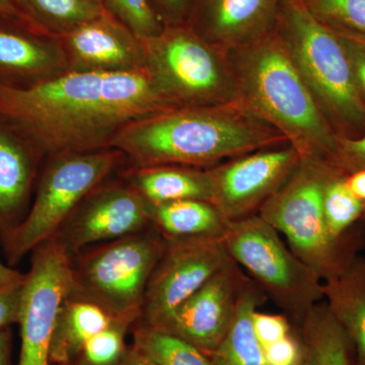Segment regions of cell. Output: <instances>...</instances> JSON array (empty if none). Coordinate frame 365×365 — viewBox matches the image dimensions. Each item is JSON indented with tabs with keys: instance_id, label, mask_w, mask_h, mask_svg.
I'll list each match as a JSON object with an SVG mask.
<instances>
[{
	"instance_id": "cell-26",
	"label": "cell",
	"mask_w": 365,
	"mask_h": 365,
	"mask_svg": "<svg viewBox=\"0 0 365 365\" xmlns=\"http://www.w3.org/2000/svg\"><path fill=\"white\" fill-rule=\"evenodd\" d=\"M132 346L158 365H217L195 346L140 322L133 326Z\"/></svg>"
},
{
	"instance_id": "cell-30",
	"label": "cell",
	"mask_w": 365,
	"mask_h": 365,
	"mask_svg": "<svg viewBox=\"0 0 365 365\" xmlns=\"http://www.w3.org/2000/svg\"><path fill=\"white\" fill-rule=\"evenodd\" d=\"M101 2L108 14L128 26L140 39L157 35L165 26L150 0H101Z\"/></svg>"
},
{
	"instance_id": "cell-2",
	"label": "cell",
	"mask_w": 365,
	"mask_h": 365,
	"mask_svg": "<svg viewBox=\"0 0 365 365\" xmlns=\"http://www.w3.org/2000/svg\"><path fill=\"white\" fill-rule=\"evenodd\" d=\"M288 144L285 137L239 102L170 107L134 120L111 148L132 167L185 165L208 169L253 151Z\"/></svg>"
},
{
	"instance_id": "cell-18",
	"label": "cell",
	"mask_w": 365,
	"mask_h": 365,
	"mask_svg": "<svg viewBox=\"0 0 365 365\" xmlns=\"http://www.w3.org/2000/svg\"><path fill=\"white\" fill-rule=\"evenodd\" d=\"M40 153L0 123V234L26 215Z\"/></svg>"
},
{
	"instance_id": "cell-42",
	"label": "cell",
	"mask_w": 365,
	"mask_h": 365,
	"mask_svg": "<svg viewBox=\"0 0 365 365\" xmlns=\"http://www.w3.org/2000/svg\"><path fill=\"white\" fill-rule=\"evenodd\" d=\"M297 365H311L309 364V359H307L306 354H304V356H302V360L297 364Z\"/></svg>"
},
{
	"instance_id": "cell-29",
	"label": "cell",
	"mask_w": 365,
	"mask_h": 365,
	"mask_svg": "<svg viewBox=\"0 0 365 365\" xmlns=\"http://www.w3.org/2000/svg\"><path fill=\"white\" fill-rule=\"evenodd\" d=\"M317 20L333 30L365 35V0H302Z\"/></svg>"
},
{
	"instance_id": "cell-22",
	"label": "cell",
	"mask_w": 365,
	"mask_h": 365,
	"mask_svg": "<svg viewBox=\"0 0 365 365\" xmlns=\"http://www.w3.org/2000/svg\"><path fill=\"white\" fill-rule=\"evenodd\" d=\"M151 227L163 240L223 237L227 220L212 203L197 199L150 204Z\"/></svg>"
},
{
	"instance_id": "cell-6",
	"label": "cell",
	"mask_w": 365,
	"mask_h": 365,
	"mask_svg": "<svg viewBox=\"0 0 365 365\" xmlns=\"http://www.w3.org/2000/svg\"><path fill=\"white\" fill-rule=\"evenodd\" d=\"M141 43L144 69L160 97L173 107L237 101L227 53L202 39L186 23L165 26Z\"/></svg>"
},
{
	"instance_id": "cell-41",
	"label": "cell",
	"mask_w": 365,
	"mask_h": 365,
	"mask_svg": "<svg viewBox=\"0 0 365 365\" xmlns=\"http://www.w3.org/2000/svg\"><path fill=\"white\" fill-rule=\"evenodd\" d=\"M24 274L11 267V266L6 265L0 258V283L21 279Z\"/></svg>"
},
{
	"instance_id": "cell-5",
	"label": "cell",
	"mask_w": 365,
	"mask_h": 365,
	"mask_svg": "<svg viewBox=\"0 0 365 365\" xmlns=\"http://www.w3.org/2000/svg\"><path fill=\"white\" fill-rule=\"evenodd\" d=\"M336 172L328 163L302 157L292 177L258 212L323 282L344 272L365 242L361 223L343 239L334 237L327 227L324 190Z\"/></svg>"
},
{
	"instance_id": "cell-39",
	"label": "cell",
	"mask_w": 365,
	"mask_h": 365,
	"mask_svg": "<svg viewBox=\"0 0 365 365\" xmlns=\"http://www.w3.org/2000/svg\"><path fill=\"white\" fill-rule=\"evenodd\" d=\"M118 365H158L133 346L129 347Z\"/></svg>"
},
{
	"instance_id": "cell-13",
	"label": "cell",
	"mask_w": 365,
	"mask_h": 365,
	"mask_svg": "<svg viewBox=\"0 0 365 365\" xmlns=\"http://www.w3.org/2000/svg\"><path fill=\"white\" fill-rule=\"evenodd\" d=\"M150 227L145 199L124 179L105 181L81 201L53 239L72 256Z\"/></svg>"
},
{
	"instance_id": "cell-19",
	"label": "cell",
	"mask_w": 365,
	"mask_h": 365,
	"mask_svg": "<svg viewBox=\"0 0 365 365\" xmlns=\"http://www.w3.org/2000/svg\"><path fill=\"white\" fill-rule=\"evenodd\" d=\"M123 179L150 204L185 199L211 200L207 169L174 165L131 167L124 173Z\"/></svg>"
},
{
	"instance_id": "cell-37",
	"label": "cell",
	"mask_w": 365,
	"mask_h": 365,
	"mask_svg": "<svg viewBox=\"0 0 365 365\" xmlns=\"http://www.w3.org/2000/svg\"><path fill=\"white\" fill-rule=\"evenodd\" d=\"M345 182L348 188L351 190L352 193L365 205V170L347 175L345 177Z\"/></svg>"
},
{
	"instance_id": "cell-8",
	"label": "cell",
	"mask_w": 365,
	"mask_h": 365,
	"mask_svg": "<svg viewBox=\"0 0 365 365\" xmlns=\"http://www.w3.org/2000/svg\"><path fill=\"white\" fill-rule=\"evenodd\" d=\"M165 241L153 227L71 256V297L95 302L114 318L135 324Z\"/></svg>"
},
{
	"instance_id": "cell-23",
	"label": "cell",
	"mask_w": 365,
	"mask_h": 365,
	"mask_svg": "<svg viewBox=\"0 0 365 365\" xmlns=\"http://www.w3.org/2000/svg\"><path fill=\"white\" fill-rule=\"evenodd\" d=\"M267 299L248 277L240 295L237 312L225 339L210 355L217 365H268L253 326V314Z\"/></svg>"
},
{
	"instance_id": "cell-21",
	"label": "cell",
	"mask_w": 365,
	"mask_h": 365,
	"mask_svg": "<svg viewBox=\"0 0 365 365\" xmlns=\"http://www.w3.org/2000/svg\"><path fill=\"white\" fill-rule=\"evenodd\" d=\"M118 319L95 302L71 295L67 297L60 307L53 333L50 347L51 365L76 362L86 341Z\"/></svg>"
},
{
	"instance_id": "cell-15",
	"label": "cell",
	"mask_w": 365,
	"mask_h": 365,
	"mask_svg": "<svg viewBox=\"0 0 365 365\" xmlns=\"http://www.w3.org/2000/svg\"><path fill=\"white\" fill-rule=\"evenodd\" d=\"M279 7L280 0H193L185 23L227 54L275 32Z\"/></svg>"
},
{
	"instance_id": "cell-3",
	"label": "cell",
	"mask_w": 365,
	"mask_h": 365,
	"mask_svg": "<svg viewBox=\"0 0 365 365\" xmlns=\"http://www.w3.org/2000/svg\"><path fill=\"white\" fill-rule=\"evenodd\" d=\"M227 57L237 102L280 132L300 157L331 165L339 136L319 111L277 31Z\"/></svg>"
},
{
	"instance_id": "cell-28",
	"label": "cell",
	"mask_w": 365,
	"mask_h": 365,
	"mask_svg": "<svg viewBox=\"0 0 365 365\" xmlns=\"http://www.w3.org/2000/svg\"><path fill=\"white\" fill-rule=\"evenodd\" d=\"M134 325L135 324L123 319L114 322L86 341L76 362L79 365L119 364L128 349L125 337Z\"/></svg>"
},
{
	"instance_id": "cell-14",
	"label": "cell",
	"mask_w": 365,
	"mask_h": 365,
	"mask_svg": "<svg viewBox=\"0 0 365 365\" xmlns=\"http://www.w3.org/2000/svg\"><path fill=\"white\" fill-rule=\"evenodd\" d=\"M247 279L242 268L230 261L158 329L212 354L232 326Z\"/></svg>"
},
{
	"instance_id": "cell-9",
	"label": "cell",
	"mask_w": 365,
	"mask_h": 365,
	"mask_svg": "<svg viewBox=\"0 0 365 365\" xmlns=\"http://www.w3.org/2000/svg\"><path fill=\"white\" fill-rule=\"evenodd\" d=\"M222 239L230 258L295 321L324 300L323 281L258 215L228 222Z\"/></svg>"
},
{
	"instance_id": "cell-7",
	"label": "cell",
	"mask_w": 365,
	"mask_h": 365,
	"mask_svg": "<svg viewBox=\"0 0 365 365\" xmlns=\"http://www.w3.org/2000/svg\"><path fill=\"white\" fill-rule=\"evenodd\" d=\"M124 162L115 148L50 157L32 206L18 225L0 234L7 261L14 265L53 239L81 201Z\"/></svg>"
},
{
	"instance_id": "cell-10",
	"label": "cell",
	"mask_w": 365,
	"mask_h": 365,
	"mask_svg": "<svg viewBox=\"0 0 365 365\" xmlns=\"http://www.w3.org/2000/svg\"><path fill=\"white\" fill-rule=\"evenodd\" d=\"M71 290V256L64 247L51 239L34 249L21 294L18 365H51L50 347L57 317Z\"/></svg>"
},
{
	"instance_id": "cell-20",
	"label": "cell",
	"mask_w": 365,
	"mask_h": 365,
	"mask_svg": "<svg viewBox=\"0 0 365 365\" xmlns=\"http://www.w3.org/2000/svg\"><path fill=\"white\" fill-rule=\"evenodd\" d=\"M324 299L333 318L365 365V257L357 256L344 272L324 282Z\"/></svg>"
},
{
	"instance_id": "cell-4",
	"label": "cell",
	"mask_w": 365,
	"mask_h": 365,
	"mask_svg": "<svg viewBox=\"0 0 365 365\" xmlns=\"http://www.w3.org/2000/svg\"><path fill=\"white\" fill-rule=\"evenodd\" d=\"M278 35L319 111L335 133H365V102L336 33L307 11L302 0H280Z\"/></svg>"
},
{
	"instance_id": "cell-40",
	"label": "cell",
	"mask_w": 365,
	"mask_h": 365,
	"mask_svg": "<svg viewBox=\"0 0 365 365\" xmlns=\"http://www.w3.org/2000/svg\"><path fill=\"white\" fill-rule=\"evenodd\" d=\"M0 16H6V18L19 19L28 23L23 14L19 11L14 0H0ZM29 24V23H28ZM32 26V25H31Z\"/></svg>"
},
{
	"instance_id": "cell-17",
	"label": "cell",
	"mask_w": 365,
	"mask_h": 365,
	"mask_svg": "<svg viewBox=\"0 0 365 365\" xmlns=\"http://www.w3.org/2000/svg\"><path fill=\"white\" fill-rule=\"evenodd\" d=\"M68 71L57 38L19 19L0 16V85L26 88Z\"/></svg>"
},
{
	"instance_id": "cell-31",
	"label": "cell",
	"mask_w": 365,
	"mask_h": 365,
	"mask_svg": "<svg viewBox=\"0 0 365 365\" xmlns=\"http://www.w3.org/2000/svg\"><path fill=\"white\" fill-rule=\"evenodd\" d=\"M331 165L344 176L365 170V133L355 138L339 137Z\"/></svg>"
},
{
	"instance_id": "cell-43",
	"label": "cell",
	"mask_w": 365,
	"mask_h": 365,
	"mask_svg": "<svg viewBox=\"0 0 365 365\" xmlns=\"http://www.w3.org/2000/svg\"><path fill=\"white\" fill-rule=\"evenodd\" d=\"M68 365H79V364H78V362L76 361V362H73V364H68Z\"/></svg>"
},
{
	"instance_id": "cell-35",
	"label": "cell",
	"mask_w": 365,
	"mask_h": 365,
	"mask_svg": "<svg viewBox=\"0 0 365 365\" xmlns=\"http://www.w3.org/2000/svg\"><path fill=\"white\" fill-rule=\"evenodd\" d=\"M264 354L268 365H297L304 356V346L289 334L264 347Z\"/></svg>"
},
{
	"instance_id": "cell-11",
	"label": "cell",
	"mask_w": 365,
	"mask_h": 365,
	"mask_svg": "<svg viewBox=\"0 0 365 365\" xmlns=\"http://www.w3.org/2000/svg\"><path fill=\"white\" fill-rule=\"evenodd\" d=\"M138 322L160 328L175 311L230 261L222 237L163 240Z\"/></svg>"
},
{
	"instance_id": "cell-36",
	"label": "cell",
	"mask_w": 365,
	"mask_h": 365,
	"mask_svg": "<svg viewBox=\"0 0 365 365\" xmlns=\"http://www.w3.org/2000/svg\"><path fill=\"white\" fill-rule=\"evenodd\" d=\"M163 25H179L186 21L193 0H150Z\"/></svg>"
},
{
	"instance_id": "cell-24",
	"label": "cell",
	"mask_w": 365,
	"mask_h": 365,
	"mask_svg": "<svg viewBox=\"0 0 365 365\" xmlns=\"http://www.w3.org/2000/svg\"><path fill=\"white\" fill-rule=\"evenodd\" d=\"M302 346L311 365H352L351 342L329 312L319 302L302 324Z\"/></svg>"
},
{
	"instance_id": "cell-12",
	"label": "cell",
	"mask_w": 365,
	"mask_h": 365,
	"mask_svg": "<svg viewBox=\"0 0 365 365\" xmlns=\"http://www.w3.org/2000/svg\"><path fill=\"white\" fill-rule=\"evenodd\" d=\"M300 158L294 146L283 144L208 168L210 202L227 222L258 215L264 203L294 174Z\"/></svg>"
},
{
	"instance_id": "cell-33",
	"label": "cell",
	"mask_w": 365,
	"mask_h": 365,
	"mask_svg": "<svg viewBox=\"0 0 365 365\" xmlns=\"http://www.w3.org/2000/svg\"><path fill=\"white\" fill-rule=\"evenodd\" d=\"M255 333L259 342L264 347L272 344L276 341L283 339L290 334V326L285 316L261 313L255 311L253 314Z\"/></svg>"
},
{
	"instance_id": "cell-16",
	"label": "cell",
	"mask_w": 365,
	"mask_h": 365,
	"mask_svg": "<svg viewBox=\"0 0 365 365\" xmlns=\"http://www.w3.org/2000/svg\"><path fill=\"white\" fill-rule=\"evenodd\" d=\"M57 39L66 52L69 71L125 72L144 68L140 38L107 11Z\"/></svg>"
},
{
	"instance_id": "cell-1",
	"label": "cell",
	"mask_w": 365,
	"mask_h": 365,
	"mask_svg": "<svg viewBox=\"0 0 365 365\" xmlns=\"http://www.w3.org/2000/svg\"><path fill=\"white\" fill-rule=\"evenodd\" d=\"M170 107L144 68L68 71L26 88L0 85V123L41 157L108 150L126 125Z\"/></svg>"
},
{
	"instance_id": "cell-27",
	"label": "cell",
	"mask_w": 365,
	"mask_h": 365,
	"mask_svg": "<svg viewBox=\"0 0 365 365\" xmlns=\"http://www.w3.org/2000/svg\"><path fill=\"white\" fill-rule=\"evenodd\" d=\"M344 175L336 172L324 190V215L329 232L336 239L351 234L360 223L365 222V205L352 193Z\"/></svg>"
},
{
	"instance_id": "cell-38",
	"label": "cell",
	"mask_w": 365,
	"mask_h": 365,
	"mask_svg": "<svg viewBox=\"0 0 365 365\" xmlns=\"http://www.w3.org/2000/svg\"><path fill=\"white\" fill-rule=\"evenodd\" d=\"M13 335L11 327L0 330V365H11Z\"/></svg>"
},
{
	"instance_id": "cell-34",
	"label": "cell",
	"mask_w": 365,
	"mask_h": 365,
	"mask_svg": "<svg viewBox=\"0 0 365 365\" xmlns=\"http://www.w3.org/2000/svg\"><path fill=\"white\" fill-rule=\"evenodd\" d=\"M24 278L25 274L21 279L0 283V330L18 325Z\"/></svg>"
},
{
	"instance_id": "cell-32",
	"label": "cell",
	"mask_w": 365,
	"mask_h": 365,
	"mask_svg": "<svg viewBox=\"0 0 365 365\" xmlns=\"http://www.w3.org/2000/svg\"><path fill=\"white\" fill-rule=\"evenodd\" d=\"M333 31L344 47L357 88L365 102V35L344 30Z\"/></svg>"
},
{
	"instance_id": "cell-25",
	"label": "cell",
	"mask_w": 365,
	"mask_h": 365,
	"mask_svg": "<svg viewBox=\"0 0 365 365\" xmlns=\"http://www.w3.org/2000/svg\"><path fill=\"white\" fill-rule=\"evenodd\" d=\"M24 18L41 32L60 37L105 13L101 0H14Z\"/></svg>"
}]
</instances>
